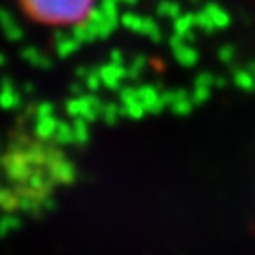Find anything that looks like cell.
Wrapping results in <instances>:
<instances>
[{"mask_svg":"<svg viewBox=\"0 0 255 255\" xmlns=\"http://www.w3.org/2000/svg\"><path fill=\"white\" fill-rule=\"evenodd\" d=\"M72 159L57 138L19 128L0 147V212L36 214L74 182Z\"/></svg>","mask_w":255,"mask_h":255,"instance_id":"6da1fadb","label":"cell"},{"mask_svg":"<svg viewBox=\"0 0 255 255\" xmlns=\"http://www.w3.org/2000/svg\"><path fill=\"white\" fill-rule=\"evenodd\" d=\"M23 17L44 28H74L93 15L99 0H15Z\"/></svg>","mask_w":255,"mask_h":255,"instance_id":"7a4b0ae2","label":"cell"}]
</instances>
